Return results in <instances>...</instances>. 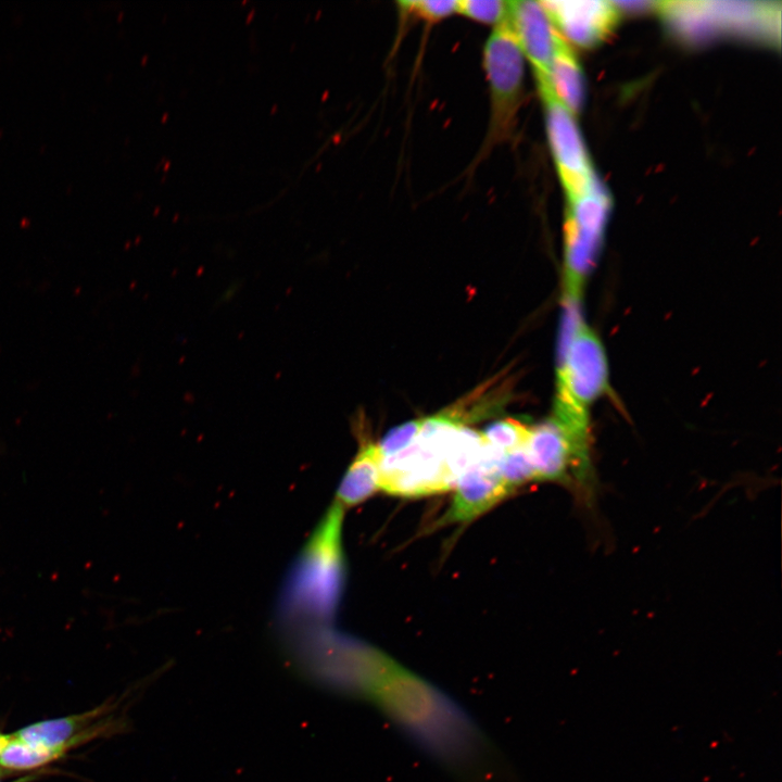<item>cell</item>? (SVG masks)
Masks as SVG:
<instances>
[{"label":"cell","instance_id":"17","mask_svg":"<svg viewBox=\"0 0 782 782\" xmlns=\"http://www.w3.org/2000/svg\"><path fill=\"white\" fill-rule=\"evenodd\" d=\"M421 421H412L391 430L377 445L381 458L396 456V454L409 448L418 438Z\"/></svg>","mask_w":782,"mask_h":782},{"label":"cell","instance_id":"16","mask_svg":"<svg viewBox=\"0 0 782 782\" xmlns=\"http://www.w3.org/2000/svg\"><path fill=\"white\" fill-rule=\"evenodd\" d=\"M459 12L478 22L497 24L498 27L509 19L510 2L466 0V2H459Z\"/></svg>","mask_w":782,"mask_h":782},{"label":"cell","instance_id":"19","mask_svg":"<svg viewBox=\"0 0 782 782\" xmlns=\"http://www.w3.org/2000/svg\"><path fill=\"white\" fill-rule=\"evenodd\" d=\"M10 739L11 736L0 734V754H2L7 744L9 743Z\"/></svg>","mask_w":782,"mask_h":782},{"label":"cell","instance_id":"8","mask_svg":"<svg viewBox=\"0 0 782 782\" xmlns=\"http://www.w3.org/2000/svg\"><path fill=\"white\" fill-rule=\"evenodd\" d=\"M508 22L523 54L532 62L537 79H548L561 35L542 3L510 2Z\"/></svg>","mask_w":782,"mask_h":782},{"label":"cell","instance_id":"6","mask_svg":"<svg viewBox=\"0 0 782 782\" xmlns=\"http://www.w3.org/2000/svg\"><path fill=\"white\" fill-rule=\"evenodd\" d=\"M538 87L546 107L549 142L569 200L588 194L598 183L574 115L553 93L548 79Z\"/></svg>","mask_w":782,"mask_h":782},{"label":"cell","instance_id":"18","mask_svg":"<svg viewBox=\"0 0 782 782\" xmlns=\"http://www.w3.org/2000/svg\"><path fill=\"white\" fill-rule=\"evenodd\" d=\"M401 5L407 6V9L414 12L415 15L430 22L443 20L456 12H459V2L452 0H423V2H408Z\"/></svg>","mask_w":782,"mask_h":782},{"label":"cell","instance_id":"2","mask_svg":"<svg viewBox=\"0 0 782 782\" xmlns=\"http://www.w3.org/2000/svg\"><path fill=\"white\" fill-rule=\"evenodd\" d=\"M578 306L565 301L554 416L589 421L590 407L609 390V364L600 338L580 317Z\"/></svg>","mask_w":782,"mask_h":782},{"label":"cell","instance_id":"1","mask_svg":"<svg viewBox=\"0 0 782 782\" xmlns=\"http://www.w3.org/2000/svg\"><path fill=\"white\" fill-rule=\"evenodd\" d=\"M344 512L335 501L287 577L277 616L288 634L325 626L338 609L346 579Z\"/></svg>","mask_w":782,"mask_h":782},{"label":"cell","instance_id":"4","mask_svg":"<svg viewBox=\"0 0 782 782\" xmlns=\"http://www.w3.org/2000/svg\"><path fill=\"white\" fill-rule=\"evenodd\" d=\"M610 200L597 184L579 198L569 200L565 222V301L582 299L588 276L597 261Z\"/></svg>","mask_w":782,"mask_h":782},{"label":"cell","instance_id":"20","mask_svg":"<svg viewBox=\"0 0 782 782\" xmlns=\"http://www.w3.org/2000/svg\"><path fill=\"white\" fill-rule=\"evenodd\" d=\"M33 778H34V777L23 778V779H20V780H18V781H15V782H28L29 780H32ZM0 782H2V781H0Z\"/></svg>","mask_w":782,"mask_h":782},{"label":"cell","instance_id":"13","mask_svg":"<svg viewBox=\"0 0 782 782\" xmlns=\"http://www.w3.org/2000/svg\"><path fill=\"white\" fill-rule=\"evenodd\" d=\"M59 758L60 755L57 753L34 749L12 735L6 748L0 754V766L12 769V771H28V769L44 766Z\"/></svg>","mask_w":782,"mask_h":782},{"label":"cell","instance_id":"7","mask_svg":"<svg viewBox=\"0 0 782 782\" xmlns=\"http://www.w3.org/2000/svg\"><path fill=\"white\" fill-rule=\"evenodd\" d=\"M503 456L504 453L485 443L481 460L471 466L454 487L456 493L441 525L471 522L511 495L498 470Z\"/></svg>","mask_w":782,"mask_h":782},{"label":"cell","instance_id":"5","mask_svg":"<svg viewBox=\"0 0 782 782\" xmlns=\"http://www.w3.org/2000/svg\"><path fill=\"white\" fill-rule=\"evenodd\" d=\"M523 55L509 22L498 25L485 49V67L493 100L491 140L494 142L506 140L513 131L522 98Z\"/></svg>","mask_w":782,"mask_h":782},{"label":"cell","instance_id":"14","mask_svg":"<svg viewBox=\"0 0 782 782\" xmlns=\"http://www.w3.org/2000/svg\"><path fill=\"white\" fill-rule=\"evenodd\" d=\"M529 427L517 420H501L490 424L482 436L491 448L507 454L525 447Z\"/></svg>","mask_w":782,"mask_h":782},{"label":"cell","instance_id":"3","mask_svg":"<svg viewBox=\"0 0 782 782\" xmlns=\"http://www.w3.org/2000/svg\"><path fill=\"white\" fill-rule=\"evenodd\" d=\"M378 686L387 687L381 693L390 713L427 746L451 753L469 743L471 728L451 703L394 662Z\"/></svg>","mask_w":782,"mask_h":782},{"label":"cell","instance_id":"11","mask_svg":"<svg viewBox=\"0 0 782 782\" xmlns=\"http://www.w3.org/2000/svg\"><path fill=\"white\" fill-rule=\"evenodd\" d=\"M381 489V454L377 445H365L340 483L336 502L344 509L359 506Z\"/></svg>","mask_w":782,"mask_h":782},{"label":"cell","instance_id":"12","mask_svg":"<svg viewBox=\"0 0 782 782\" xmlns=\"http://www.w3.org/2000/svg\"><path fill=\"white\" fill-rule=\"evenodd\" d=\"M548 81L553 93L572 115L582 108L584 99L582 69H580L571 47L567 45L562 36L551 62Z\"/></svg>","mask_w":782,"mask_h":782},{"label":"cell","instance_id":"10","mask_svg":"<svg viewBox=\"0 0 782 782\" xmlns=\"http://www.w3.org/2000/svg\"><path fill=\"white\" fill-rule=\"evenodd\" d=\"M103 709L58 720L46 721L25 727L14 736L28 746L62 756L67 750L96 735L97 728H90Z\"/></svg>","mask_w":782,"mask_h":782},{"label":"cell","instance_id":"15","mask_svg":"<svg viewBox=\"0 0 782 782\" xmlns=\"http://www.w3.org/2000/svg\"><path fill=\"white\" fill-rule=\"evenodd\" d=\"M498 470L511 494L514 493L516 488L537 481L533 465L528 458L525 447L504 454L498 463Z\"/></svg>","mask_w":782,"mask_h":782},{"label":"cell","instance_id":"9","mask_svg":"<svg viewBox=\"0 0 782 782\" xmlns=\"http://www.w3.org/2000/svg\"><path fill=\"white\" fill-rule=\"evenodd\" d=\"M559 34L585 48L600 44L615 28L618 10L609 2L542 3Z\"/></svg>","mask_w":782,"mask_h":782}]
</instances>
